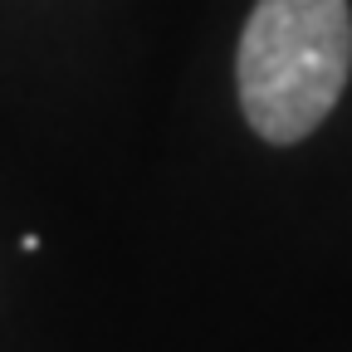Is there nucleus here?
<instances>
[{
  "label": "nucleus",
  "instance_id": "obj_1",
  "mask_svg": "<svg viewBox=\"0 0 352 352\" xmlns=\"http://www.w3.org/2000/svg\"><path fill=\"white\" fill-rule=\"evenodd\" d=\"M352 74L347 0H254L240 34V108L264 142L289 147L314 132Z\"/></svg>",
  "mask_w": 352,
  "mask_h": 352
}]
</instances>
